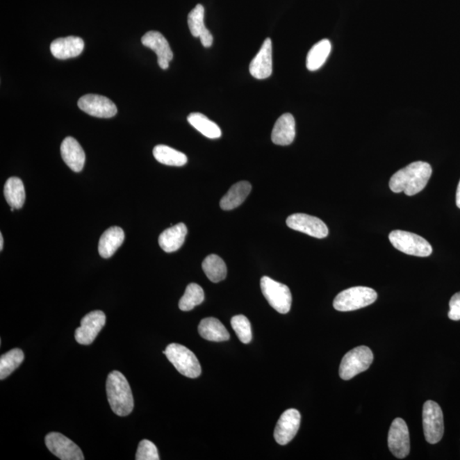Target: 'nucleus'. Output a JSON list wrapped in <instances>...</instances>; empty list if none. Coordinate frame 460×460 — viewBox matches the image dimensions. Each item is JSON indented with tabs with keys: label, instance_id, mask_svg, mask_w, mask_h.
Segmentation results:
<instances>
[{
	"label": "nucleus",
	"instance_id": "obj_1",
	"mask_svg": "<svg viewBox=\"0 0 460 460\" xmlns=\"http://www.w3.org/2000/svg\"><path fill=\"white\" fill-rule=\"evenodd\" d=\"M432 174V168L427 162H413L391 176V190L395 193L404 192L409 196L417 195L427 186Z\"/></svg>",
	"mask_w": 460,
	"mask_h": 460
},
{
	"label": "nucleus",
	"instance_id": "obj_2",
	"mask_svg": "<svg viewBox=\"0 0 460 460\" xmlns=\"http://www.w3.org/2000/svg\"><path fill=\"white\" fill-rule=\"evenodd\" d=\"M109 405L118 416H127L134 409V399L129 383L119 371L109 373L106 384Z\"/></svg>",
	"mask_w": 460,
	"mask_h": 460
},
{
	"label": "nucleus",
	"instance_id": "obj_3",
	"mask_svg": "<svg viewBox=\"0 0 460 460\" xmlns=\"http://www.w3.org/2000/svg\"><path fill=\"white\" fill-rule=\"evenodd\" d=\"M378 294L367 286H354L338 293L334 301L335 310L342 312L359 310L375 303Z\"/></svg>",
	"mask_w": 460,
	"mask_h": 460
},
{
	"label": "nucleus",
	"instance_id": "obj_4",
	"mask_svg": "<svg viewBox=\"0 0 460 460\" xmlns=\"http://www.w3.org/2000/svg\"><path fill=\"white\" fill-rule=\"evenodd\" d=\"M163 353L181 375L190 379L198 378L201 375L202 367L197 357L186 346L171 344Z\"/></svg>",
	"mask_w": 460,
	"mask_h": 460
},
{
	"label": "nucleus",
	"instance_id": "obj_5",
	"mask_svg": "<svg viewBox=\"0 0 460 460\" xmlns=\"http://www.w3.org/2000/svg\"><path fill=\"white\" fill-rule=\"evenodd\" d=\"M373 361L372 350L367 346H358L343 358L339 367V376L344 380H350L359 373L367 371Z\"/></svg>",
	"mask_w": 460,
	"mask_h": 460
},
{
	"label": "nucleus",
	"instance_id": "obj_6",
	"mask_svg": "<svg viewBox=\"0 0 460 460\" xmlns=\"http://www.w3.org/2000/svg\"><path fill=\"white\" fill-rule=\"evenodd\" d=\"M389 239L395 248L406 254L425 258L432 254L431 244L416 233L394 230L390 233Z\"/></svg>",
	"mask_w": 460,
	"mask_h": 460
},
{
	"label": "nucleus",
	"instance_id": "obj_7",
	"mask_svg": "<svg viewBox=\"0 0 460 460\" xmlns=\"http://www.w3.org/2000/svg\"><path fill=\"white\" fill-rule=\"evenodd\" d=\"M263 296L270 306L281 314H286L292 306V293L288 286L263 277L260 281Z\"/></svg>",
	"mask_w": 460,
	"mask_h": 460
},
{
	"label": "nucleus",
	"instance_id": "obj_8",
	"mask_svg": "<svg viewBox=\"0 0 460 460\" xmlns=\"http://www.w3.org/2000/svg\"><path fill=\"white\" fill-rule=\"evenodd\" d=\"M423 427L426 441L436 444L442 440L444 434L443 413L436 402L427 401L423 407Z\"/></svg>",
	"mask_w": 460,
	"mask_h": 460
},
{
	"label": "nucleus",
	"instance_id": "obj_9",
	"mask_svg": "<svg viewBox=\"0 0 460 460\" xmlns=\"http://www.w3.org/2000/svg\"><path fill=\"white\" fill-rule=\"evenodd\" d=\"M45 445L56 457L62 460H83L84 454L80 447L67 436L58 432L49 433L45 436Z\"/></svg>",
	"mask_w": 460,
	"mask_h": 460
},
{
	"label": "nucleus",
	"instance_id": "obj_10",
	"mask_svg": "<svg viewBox=\"0 0 460 460\" xmlns=\"http://www.w3.org/2000/svg\"><path fill=\"white\" fill-rule=\"evenodd\" d=\"M106 324V315L101 311L90 312L83 318L81 327L75 331V339L79 344L89 345L95 340Z\"/></svg>",
	"mask_w": 460,
	"mask_h": 460
},
{
	"label": "nucleus",
	"instance_id": "obj_11",
	"mask_svg": "<svg viewBox=\"0 0 460 460\" xmlns=\"http://www.w3.org/2000/svg\"><path fill=\"white\" fill-rule=\"evenodd\" d=\"M286 225L315 238L323 239L328 236V228L325 222L316 217L304 213L293 214L286 220Z\"/></svg>",
	"mask_w": 460,
	"mask_h": 460
},
{
	"label": "nucleus",
	"instance_id": "obj_12",
	"mask_svg": "<svg viewBox=\"0 0 460 460\" xmlns=\"http://www.w3.org/2000/svg\"><path fill=\"white\" fill-rule=\"evenodd\" d=\"M388 445L395 457L404 459L409 454V431L402 418H397L392 422L388 435Z\"/></svg>",
	"mask_w": 460,
	"mask_h": 460
},
{
	"label": "nucleus",
	"instance_id": "obj_13",
	"mask_svg": "<svg viewBox=\"0 0 460 460\" xmlns=\"http://www.w3.org/2000/svg\"><path fill=\"white\" fill-rule=\"evenodd\" d=\"M78 106L82 111L97 118H112L117 114L116 105L108 97L88 94L79 99Z\"/></svg>",
	"mask_w": 460,
	"mask_h": 460
},
{
	"label": "nucleus",
	"instance_id": "obj_14",
	"mask_svg": "<svg viewBox=\"0 0 460 460\" xmlns=\"http://www.w3.org/2000/svg\"><path fill=\"white\" fill-rule=\"evenodd\" d=\"M301 414L297 409L285 411L275 426L274 436L277 443L286 445L291 442L299 432Z\"/></svg>",
	"mask_w": 460,
	"mask_h": 460
},
{
	"label": "nucleus",
	"instance_id": "obj_15",
	"mask_svg": "<svg viewBox=\"0 0 460 460\" xmlns=\"http://www.w3.org/2000/svg\"><path fill=\"white\" fill-rule=\"evenodd\" d=\"M142 43L156 52L161 69H167L173 59V52L168 41L160 32L149 31L142 38Z\"/></svg>",
	"mask_w": 460,
	"mask_h": 460
},
{
	"label": "nucleus",
	"instance_id": "obj_16",
	"mask_svg": "<svg viewBox=\"0 0 460 460\" xmlns=\"http://www.w3.org/2000/svg\"><path fill=\"white\" fill-rule=\"evenodd\" d=\"M272 41L268 38L249 66L252 77L265 80L272 74Z\"/></svg>",
	"mask_w": 460,
	"mask_h": 460
},
{
	"label": "nucleus",
	"instance_id": "obj_17",
	"mask_svg": "<svg viewBox=\"0 0 460 460\" xmlns=\"http://www.w3.org/2000/svg\"><path fill=\"white\" fill-rule=\"evenodd\" d=\"M84 48V40L75 36L59 38L51 44L50 47L51 54L60 60L76 58L82 54Z\"/></svg>",
	"mask_w": 460,
	"mask_h": 460
},
{
	"label": "nucleus",
	"instance_id": "obj_18",
	"mask_svg": "<svg viewBox=\"0 0 460 460\" xmlns=\"http://www.w3.org/2000/svg\"><path fill=\"white\" fill-rule=\"evenodd\" d=\"M61 154L64 162L72 171L80 172L84 168L85 154L76 139L67 137L61 145Z\"/></svg>",
	"mask_w": 460,
	"mask_h": 460
},
{
	"label": "nucleus",
	"instance_id": "obj_19",
	"mask_svg": "<svg viewBox=\"0 0 460 460\" xmlns=\"http://www.w3.org/2000/svg\"><path fill=\"white\" fill-rule=\"evenodd\" d=\"M296 135V124L291 114H284L275 122L271 139L274 145L288 146L294 141Z\"/></svg>",
	"mask_w": 460,
	"mask_h": 460
},
{
	"label": "nucleus",
	"instance_id": "obj_20",
	"mask_svg": "<svg viewBox=\"0 0 460 460\" xmlns=\"http://www.w3.org/2000/svg\"><path fill=\"white\" fill-rule=\"evenodd\" d=\"M205 9L202 5H197L188 16V24L192 35L201 39L203 47H211L213 42V36L206 28L204 22Z\"/></svg>",
	"mask_w": 460,
	"mask_h": 460
},
{
	"label": "nucleus",
	"instance_id": "obj_21",
	"mask_svg": "<svg viewBox=\"0 0 460 460\" xmlns=\"http://www.w3.org/2000/svg\"><path fill=\"white\" fill-rule=\"evenodd\" d=\"M188 233L186 225L179 222L164 230L159 237V245L165 252H174L182 247Z\"/></svg>",
	"mask_w": 460,
	"mask_h": 460
},
{
	"label": "nucleus",
	"instance_id": "obj_22",
	"mask_svg": "<svg viewBox=\"0 0 460 460\" xmlns=\"http://www.w3.org/2000/svg\"><path fill=\"white\" fill-rule=\"evenodd\" d=\"M124 240V233L120 227H111L101 236L98 243V252L101 258H109L122 247Z\"/></svg>",
	"mask_w": 460,
	"mask_h": 460
},
{
	"label": "nucleus",
	"instance_id": "obj_23",
	"mask_svg": "<svg viewBox=\"0 0 460 460\" xmlns=\"http://www.w3.org/2000/svg\"><path fill=\"white\" fill-rule=\"evenodd\" d=\"M252 186L247 181L233 184L224 197L221 199L220 206L222 210L230 211L236 208L245 202L251 193Z\"/></svg>",
	"mask_w": 460,
	"mask_h": 460
},
{
	"label": "nucleus",
	"instance_id": "obj_24",
	"mask_svg": "<svg viewBox=\"0 0 460 460\" xmlns=\"http://www.w3.org/2000/svg\"><path fill=\"white\" fill-rule=\"evenodd\" d=\"M198 331L203 338L213 342L227 341L230 337L228 330L220 320L213 318L203 319Z\"/></svg>",
	"mask_w": 460,
	"mask_h": 460
},
{
	"label": "nucleus",
	"instance_id": "obj_25",
	"mask_svg": "<svg viewBox=\"0 0 460 460\" xmlns=\"http://www.w3.org/2000/svg\"><path fill=\"white\" fill-rule=\"evenodd\" d=\"M7 203L15 209H21L26 199L24 184L19 177H10L3 188Z\"/></svg>",
	"mask_w": 460,
	"mask_h": 460
},
{
	"label": "nucleus",
	"instance_id": "obj_26",
	"mask_svg": "<svg viewBox=\"0 0 460 460\" xmlns=\"http://www.w3.org/2000/svg\"><path fill=\"white\" fill-rule=\"evenodd\" d=\"M153 154L158 162L171 167H183L188 162L186 154L167 145L154 147Z\"/></svg>",
	"mask_w": 460,
	"mask_h": 460
},
{
	"label": "nucleus",
	"instance_id": "obj_27",
	"mask_svg": "<svg viewBox=\"0 0 460 460\" xmlns=\"http://www.w3.org/2000/svg\"><path fill=\"white\" fill-rule=\"evenodd\" d=\"M188 122L206 138L217 139L220 138L222 135L220 126L207 118L206 116L201 114V113H192L188 117Z\"/></svg>",
	"mask_w": 460,
	"mask_h": 460
},
{
	"label": "nucleus",
	"instance_id": "obj_28",
	"mask_svg": "<svg viewBox=\"0 0 460 460\" xmlns=\"http://www.w3.org/2000/svg\"><path fill=\"white\" fill-rule=\"evenodd\" d=\"M331 50V44L328 40H320L311 49L307 56L306 66L310 71H316L326 63Z\"/></svg>",
	"mask_w": 460,
	"mask_h": 460
},
{
	"label": "nucleus",
	"instance_id": "obj_29",
	"mask_svg": "<svg viewBox=\"0 0 460 460\" xmlns=\"http://www.w3.org/2000/svg\"><path fill=\"white\" fill-rule=\"evenodd\" d=\"M202 269L207 278L214 284L224 281L227 275V267L220 256H207L202 263Z\"/></svg>",
	"mask_w": 460,
	"mask_h": 460
},
{
	"label": "nucleus",
	"instance_id": "obj_30",
	"mask_svg": "<svg viewBox=\"0 0 460 460\" xmlns=\"http://www.w3.org/2000/svg\"><path fill=\"white\" fill-rule=\"evenodd\" d=\"M24 360V353L20 349H13L0 357V379H5L20 365Z\"/></svg>",
	"mask_w": 460,
	"mask_h": 460
},
{
	"label": "nucleus",
	"instance_id": "obj_31",
	"mask_svg": "<svg viewBox=\"0 0 460 460\" xmlns=\"http://www.w3.org/2000/svg\"><path fill=\"white\" fill-rule=\"evenodd\" d=\"M205 299L202 286L198 284H191L188 285L184 295L179 301V309L183 311H190L197 305L203 303Z\"/></svg>",
	"mask_w": 460,
	"mask_h": 460
},
{
	"label": "nucleus",
	"instance_id": "obj_32",
	"mask_svg": "<svg viewBox=\"0 0 460 460\" xmlns=\"http://www.w3.org/2000/svg\"><path fill=\"white\" fill-rule=\"evenodd\" d=\"M231 326L240 342L243 344H249L252 341L251 323L246 316L243 315L233 316L231 319Z\"/></svg>",
	"mask_w": 460,
	"mask_h": 460
},
{
	"label": "nucleus",
	"instance_id": "obj_33",
	"mask_svg": "<svg viewBox=\"0 0 460 460\" xmlns=\"http://www.w3.org/2000/svg\"><path fill=\"white\" fill-rule=\"evenodd\" d=\"M135 459L159 460V452H158L156 445L149 440H142L138 445Z\"/></svg>",
	"mask_w": 460,
	"mask_h": 460
},
{
	"label": "nucleus",
	"instance_id": "obj_34",
	"mask_svg": "<svg viewBox=\"0 0 460 460\" xmlns=\"http://www.w3.org/2000/svg\"><path fill=\"white\" fill-rule=\"evenodd\" d=\"M450 312L448 318L452 320H460V292L455 293L450 302Z\"/></svg>",
	"mask_w": 460,
	"mask_h": 460
},
{
	"label": "nucleus",
	"instance_id": "obj_35",
	"mask_svg": "<svg viewBox=\"0 0 460 460\" xmlns=\"http://www.w3.org/2000/svg\"><path fill=\"white\" fill-rule=\"evenodd\" d=\"M456 205L460 209V181L457 188V193H456Z\"/></svg>",
	"mask_w": 460,
	"mask_h": 460
},
{
	"label": "nucleus",
	"instance_id": "obj_36",
	"mask_svg": "<svg viewBox=\"0 0 460 460\" xmlns=\"http://www.w3.org/2000/svg\"><path fill=\"white\" fill-rule=\"evenodd\" d=\"M3 237L2 233H0V250H3Z\"/></svg>",
	"mask_w": 460,
	"mask_h": 460
}]
</instances>
